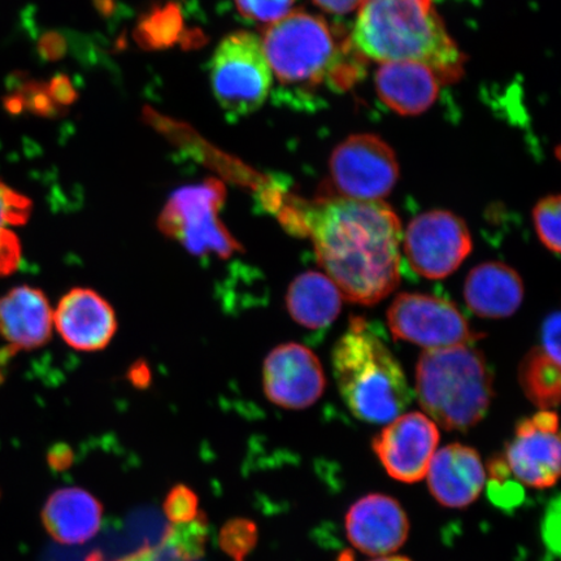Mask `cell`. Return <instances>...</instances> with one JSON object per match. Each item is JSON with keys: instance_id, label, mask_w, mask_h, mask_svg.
I'll return each instance as SVG.
<instances>
[{"instance_id": "6da1fadb", "label": "cell", "mask_w": 561, "mask_h": 561, "mask_svg": "<svg viewBox=\"0 0 561 561\" xmlns=\"http://www.w3.org/2000/svg\"><path fill=\"white\" fill-rule=\"evenodd\" d=\"M325 275L351 304L375 306L401 284L402 224L383 201L341 196L297 207Z\"/></svg>"}, {"instance_id": "7a4b0ae2", "label": "cell", "mask_w": 561, "mask_h": 561, "mask_svg": "<svg viewBox=\"0 0 561 561\" xmlns=\"http://www.w3.org/2000/svg\"><path fill=\"white\" fill-rule=\"evenodd\" d=\"M359 11L353 45L364 58L423 62L442 83L461 76L465 55L448 34L433 0H368Z\"/></svg>"}, {"instance_id": "3957f363", "label": "cell", "mask_w": 561, "mask_h": 561, "mask_svg": "<svg viewBox=\"0 0 561 561\" xmlns=\"http://www.w3.org/2000/svg\"><path fill=\"white\" fill-rule=\"evenodd\" d=\"M332 364L341 397L355 417L388 424L411 404L401 363L366 319H350L333 348Z\"/></svg>"}, {"instance_id": "277c9868", "label": "cell", "mask_w": 561, "mask_h": 561, "mask_svg": "<svg viewBox=\"0 0 561 561\" xmlns=\"http://www.w3.org/2000/svg\"><path fill=\"white\" fill-rule=\"evenodd\" d=\"M419 403L446 431L467 432L486 416L494 376L479 348L426 350L416 367Z\"/></svg>"}, {"instance_id": "5b68a950", "label": "cell", "mask_w": 561, "mask_h": 561, "mask_svg": "<svg viewBox=\"0 0 561 561\" xmlns=\"http://www.w3.org/2000/svg\"><path fill=\"white\" fill-rule=\"evenodd\" d=\"M262 46L272 75L284 85L320 83L335 76L340 51L327 21L306 11L264 27Z\"/></svg>"}, {"instance_id": "8992f818", "label": "cell", "mask_w": 561, "mask_h": 561, "mask_svg": "<svg viewBox=\"0 0 561 561\" xmlns=\"http://www.w3.org/2000/svg\"><path fill=\"white\" fill-rule=\"evenodd\" d=\"M210 87L230 115H250L262 107L273 75L261 38L249 32L227 35L210 60Z\"/></svg>"}, {"instance_id": "52a82bcc", "label": "cell", "mask_w": 561, "mask_h": 561, "mask_svg": "<svg viewBox=\"0 0 561 561\" xmlns=\"http://www.w3.org/2000/svg\"><path fill=\"white\" fill-rule=\"evenodd\" d=\"M226 188L216 180L175 192L159 217V228L195 255L228 257L240 248L220 221Z\"/></svg>"}, {"instance_id": "ba28073f", "label": "cell", "mask_w": 561, "mask_h": 561, "mask_svg": "<svg viewBox=\"0 0 561 561\" xmlns=\"http://www.w3.org/2000/svg\"><path fill=\"white\" fill-rule=\"evenodd\" d=\"M332 188L324 196L382 201L396 187L399 164L394 150L375 135L350 136L335 147L331 161Z\"/></svg>"}, {"instance_id": "9c48e42d", "label": "cell", "mask_w": 561, "mask_h": 561, "mask_svg": "<svg viewBox=\"0 0 561 561\" xmlns=\"http://www.w3.org/2000/svg\"><path fill=\"white\" fill-rule=\"evenodd\" d=\"M388 324L396 340L426 350L472 345L485 336L473 331L450 300L419 293L399 294L388 310Z\"/></svg>"}, {"instance_id": "30bf717a", "label": "cell", "mask_w": 561, "mask_h": 561, "mask_svg": "<svg viewBox=\"0 0 561 561\" xmlns=\"http://www.w3.org/2000/svg\"><path fill=\"white\" fill-rule=\"evenodd\" d=\"M472 249L471 231L450 210H430L415 217L404 236V254L411 268L430 279L453 275Z\"/></svg>"}, {"instance_id": "8fae6325", "label": "cell", "mask_w": 561, "mask_h": 561, "mask_svg": "<svg viewBox=\"0 0 561 561\" xmlns=\"http://www.w3.org/2000/svg\"><path fill=\"white\" fill-rule=\"evenodd\" d=\"M508 472L524 486L550 489L560 477V433L557 412L541 410L515 427L502 456Z\"/></svg>"}, {"instance_id": "7c38bea8", "label": "cell", "mask_w": 561, "mask_h": 561, "mask_svg": "<svg viewBox=\"0 0 561 561\" xmlns=\"http://www.w3.org/2000/svg\"><path fill=\"white\" fill-rule=\"evenodd\" d=\"M371 447L392 479L415 483L424 479L440 439L438 425L421 412L390 421Z\"/></svg>"}, {"instance_id": "4fadbf2b", "label": "cell", "mask_w": 561, "mask_h": 561, "mask_svg": "<svg viewBox=\"0 0 561 561\" xmlns=\"http://www.w3.org/2000/svg\"><path fill=\"white\" fill-rule=\"evenodd\" d=\"M327 378L310 348L284 343L271 351L263 366V389L270 402L286 410H305L324 394Z\"/></svg>"}, {"instance_id": "5bb4252c", "label": "cell", "mask_w": 561, "mask_h": 561, "mask_svg": "<svg viewBox=\"0 0 561 561\" xmlns=\"http://www.w3.org/2000/svg\"><path fill=\"white\" fill-rule=\"evenodd\" d=\"M54 329L70 348L98 353L115 339L117 316L100 293L75 287L54 308Z\"/></svg>"}, {"instance_id": "9a60e30c", "label": "cell", "mask_w": 561, "mask_h": 561, "mask_svg": "<svg viewBox=\"0 0 561 561\" xmlns=\"http://www.w3.org/2000/svg\"><path fill=\"white\" fill-rule=\"evenodd\" d=\"M351 545L369 557H388L407 542L410 520L401 503L385 494L360 497L346 515Z\"/></svg>"}, {"instance_id": "2e32d148", "label": "cell", "mask_w": 561, "mask_h": 561, "mask_svg": "<svg viewBox=\"0 0 561 561\" xmlns=\"http://www.w3.org/2000/svg\"><path fill=\"white\" fill-rule=\"evenodd\" d=\"M426 476L434 500L447 508L471 506L479 500L486 480L480 454L461 444L436 451Z\"/></svg>"}, {"instance_id": "e0dca14e", "label": "cell", "mask_w": 561, "mask_h": 561, "mask_svg": "<svg viewBox=\"0 0 561 561\" xmlns=\"http://www.w3.org/2000/svg\"><path fill=\"white\" fill-rule=\"evenodd\" d=\"M54 333V308L37 287L21 285L0 297V336L12 348L44 347Z\"/></svg>"}, {"instance_id": "ac0fdd59", "label": "cell", "mask_w": 561, "mask_h": 561, "mask_svg": "<svg viewBox=\"0 0 561 561\" xmlns=\"http://www.w3.org/2000/svg\"><path fill=\"white\" fill-rule=\"evenodd\" d=\"M440 80L431 67L417 61H386L376 72V90L389 108L402 116H417L437 101Z\"/></svg>"}, {"instance_id": "d6986e66", "label": "cell", "mask_w": 561, "mask_h": 561, "mask_svg": "<svg viewBox=\"0 0 561 561\" xmlns=\"http://www.w3.org/2000/svg\"><path fill=\"white\" fill-rule=\"evenodd\" d=\"M103 506L80 488L56 490L42 510V523L55 541L81 545L90 541L101 529Z\"/></svg>"}, {"instance_id": "ffe728a7", "label": "cell", "mask_w": 561, "mask_h": 561, "mask_svg": "<svg viewBox=\"0 0 561 561\" xmlns=\"http://www.w3.org/2000/svg\"><path fill=\"white\" fill-rule=\"evenodd\" d=\"M524 291L518 273L500 262L477 265L465 285L469 310L486 319L510 318L520 308Z\"/></svg>"}, {"instance_id": "44dd1931", "label": "cell", "mask_w": 561, "mask_h": 561, "mask_svg": "<svg viewBox=\"0 0 561 561\" xmlns=\"http://www.w3.org/2000/svg\"><path fill=\"white\" fill-rule=\"evenodd\" d=\"M286 307L299 325L318 331L339 318L342 294L324 273L308 271L290 284Z\"/></svg>"}, {"instance_id": "7402d4cb", "label": "cell", "mask_w": 561, "mask_h": 561, "mask_svg": "<svg viewBox=\"0 0 561 561\" xmlns=\"http://www.w3.org/2000/svg\"><path fill=\"white\" fill-rule=\"evenodd\" d=\"M518 380L529 401L545 411L557 409L561 396L560 363L542 347L526 355L518 369Z\"/></svg>"}, {"instance_id": "603a6c76", "label": "cell", "mask_w": 561, "mask_h": 561, "mask_svg": "<svg viewBox=\"0 0 561 561\" xmlns=\"http://www.w3.org/2000/svg\"><path fill=\"white\" fill-rule=\"evenodd\" d=\"M32 214V201L0 181V277L19 270L23 249L12 228L24 226Z\"/></svg>"}, {"instance_id": "cb8c5ba5", "label": "cell", "mask_w": 561, "mask_h": 561, "mask_svg": "<svg viewBox=\"0 0 561 561\" xmlns=\"http://www.w3.org/2000/svg\"><path fill=\"white\" fill-rule=\"evenodd\" d=\"M207 531V518L199 514L192 522L173 524L159 549L168 561H194L205 553Z\"/></svg>"}, {"instance_id": "d4e9b609", "label": "cell", "mask_w": 561, "mask_h": 561, "mask_svg": "<svg viewBox=\"0 0 561 561\" xmlns=\"http://www.w3.org/2000/svg\"><path fill=\"white\" fill-rule=\"evenodd\" d=\"M560 213L559 195H549L539 201L533 209V220L539 240L552 252H560Z\"/></svg>"}, {"instance_id": "484cf974", "label": "cell", "mask_w": 561, "mask_h": 561, "mask_svg": "<svg viewBox=\"0 0 561 561\" xmlns=\"http://www.w3.org/2000/svg\"><path fill=\"white\" fill-rule=\"evenodd\" d=\"M224 551L237 561H242L257 541L256 526L248 520H234L221 531Z\"/></svg>"}, {"instance_id": "4316f807", "label": "cell", "mask_w": 561, "mask_h": 561, "mask_svg": "<svg viewBox=\"0 0 561 561\" xmlns=\"http://www.w3.org/2000/svg\"><path fill=\"white\" fill-rule=\"evenodd\" d=\"M294 2L296 0H234L243 18L266 25L289 15Z\"/></svg>"}, {"instance_id": "83f0119b", "label": "cell", "mask_w": 561, "mask_h": 561, "mask_svg": "<svg viewBox=\"0 0 561 561\" xmlns=\"http://www.w3.org/2000/svg\"><path fill=\"white\" fill-rule=\"evenodd\" d=\"M165 515L173 524H184L194 520L201 514L198 496L194 491L179 485L171 490L164 504Z\"/></svg>"}, {"instance_id": "f1b7e54d", "label": "cell", "mask_w": 561, "mask_h": 561, "mask_svg": "<svg viewBox=\"0 0 561 561\" xmlns=\"http://www.w3.org/2000/svg\"><path fill=\"white\" fill-rule=\"evenodd\" d=\"M553 360L560 363V313L556 312L546 319L542 327V346Z\"/></svg>"}, {"instance_id": "f546056e", "label": "cell", "mask_w": 561, "mask_h": 561, "mask_svg": "<svg viewBox=\"0 0 561 561\" xmlns=\"http://www.w3.org/2000/svg\"><path fill=\"white\" fill-rule=\"evenodd\" d=\"M368 0H313V3L329 13L347 15V13L360 10Z\"/></svg>"}, {"instance_id": "4dcf8cb0", "label": "cell", "mask_w": 561, "mask_h": 561, "mask_svg": "<svg viewBox=\"0 0 561 561\" xmlns=\"http://www.w3.org/2000/svg\"><path fill=\"white\" fill-rule=\"evenodd\" d=\"M88 561H102L98 556H91ZM117 561H160L157 549H147L139 550L138 552L131 553V556L126 557L122 560Z\"/></svg>"}, {"instance_id": "1f68e13d", "label": "cell", "mask_w": 561, "mask_h": 561, "mask_svg": "<svg viewBox=\"0 0 561 561\" xmlns=\"http://www.w3.org/2000/svg\"><path fill=\"white\" fill-rule=\"evenodd\" d=\"M371 561H412L409 558L405 557H396V556H388V557H380Z\"/></svg>"}]
</instances>
